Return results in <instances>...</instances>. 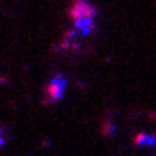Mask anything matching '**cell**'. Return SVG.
<instances>
[{
    "instance_id": "6da1fadb",
    "label": "cell",
    "mask_w": 156,
    "mask_h": 156,
    "mask_svg": "<svg viewBox=\"0 0 156 156\" xmlns=\"http://www.w3.org/2000/svg\"><path fill=\"white\" fill-rule=\"evenodd\" d=\"M69 19H71L73 37H87L97 28V7L87 0H73L71 9H69Z\"/></svg>"
}]
</instances>
